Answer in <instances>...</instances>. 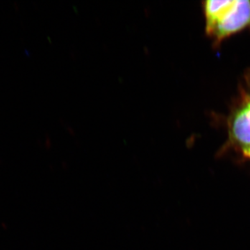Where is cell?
Returning <instances> with one entry per match:
<instances>
[{
	"mask_svg": "<svg viewBox=\"0 0 250 250\" xmlns=\"http://www.w3.org/2000/svg\"><path fill=\"white\" fill-rule=\"evenodd\" d=\"M248 100H249L250 103V97H248Z\"/></svg>",
	"mask_w": 250,
	"mask_h": 250,
	"instance_id": "obj_4",
	"label": "cell"
},
{
	"mask_svg": "<svg viewBox=\"0 0 250 250\" xmlns=\"http://www.w3.org/2000/svg\"><path fill=\"white\" fill-rule=\"evenodd\" d=\"M231 135L245 155L250 158V103L248 99L246 104L233 116Z\"/></svg>",
	"mask_w": 250,
	"mask_h": 250,
	"instance_id": "obj_2",
	"label": "cell"
},
{
	"mask_svg": "<svg viewBox=\"0 0 250 250\" xmlns=\"http://www.w3.org/2000/svg\"><path fill=\"white\" fill-rule=\"evenodd\" d=\"M250 25V1L235 0L232 7L207 34L220 42Z\"/></svg>",
	"mask_w": 250,
	"mask_h": 250,
	"instance_id": "obj_1",
	"label": "cell"
},
{
	"mask_svg": "<svg viewBox=\"0 0 250 250\" xmlns=\"http://www.w3.org/2000/svg\"></svg>",
	"mask_w": 250,
	"mask_h": 250,
	"instance_id": "obj_5",
	"label": "cell"
},
{
	"mask_svg": "<svg viewBox=\"0 0 250 250\" xmlns=\"http://www.w3.org/2000/svg\"><path fill=\"white\" fill-rule=\"evenodd\" d=\"M234 1L235 0H208L205 1L207 33L209 32L215 24L232 7Z\"/></svg>",
	"mask_w": 250,
	"mask_h": 250,
	"instance_id": "obj_3",
	"label": "cell"
}]
</instances>
